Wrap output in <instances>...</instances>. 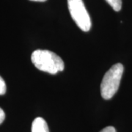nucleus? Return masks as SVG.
I'll return each mask as SVG.
<instances>
[{
    "mask_svg": "<svg viewBox=\"0 0 132 132\" xmlns=\"http://www.w3.org/2000/svg\"><path fill=\"white\" fill-rule=\"evenodd\" d=\"M100 132H116V129L113 126H107L102 129Z\"/></svg>",
    "mask_w": 132,
    "mask_h": 132,
    "instance_id": "obj_7",
    "label": "nucleus"
},
{
    "mask_svg": "<svg viewBox=\"0 0 132 132\" xmlns=\"http://www.w3.org/2000/svg\"><path fill=\"white\" fill-rule=\"evenodd\" d=\"M124 71L121 63H117L109 68L104 75L101 84V95L104 99L109 100L113 97L118 90Z\"/></svg>",
    "mask_w": 132,
    "mask_h": 132,
    "instance_id": "obj_2",
    "label": "nucleus"
},
{
    "mask_svg": "<svg viewBox=\"0 0 132 132\" xmlns=\"http://www.w3.org/2000/svg\"><path fill=\"white\" fill-rule=\"evenodd\" d=\"M5 112L3 111V109L2 108H0V124L3 123V121L5 120Z\"/></svg>",
    "mask_w": 132,
    "mask_h": 132,
    "instance_id": "obj_8",
    "label": "nucleus"
},
{
    "mask_svg": "<svg viewBox=\"0 0 132 132\" xmlns=\"http://www.w3.org/2000/svg\"><path fill=\"white\" fill-rule=\"evenodd\" d=\"M33 65L38 70L50 74H57L65 68L64 62L54 52L46 49H37L31 56Z\"/></svg>",
    "mask_w": 132,
    "mask_h": 132,
    "instance_id": "obj_1",
    "label": "nucleus"
},
{
    "mask_svg": "<svg viewBox=\"0 0 132 132\" xmlns=\"http://www.w3.org/2000/svg\"><path fill=\"white\" fill-rule=\"evenodd\" d=\"M68 7L76 25L82 31L89 32L92 25L91 19L83 0H68Z\"/></svg>",
    "mask_w": 132,
    "mask_h": 132,
    "instance_id": "obj_3",
    "label": "nucleus"
},
{
    "mask_svg": "<svg viewBox=\"0 0 132 132\" xmlns=\"http://www.w3.org/2000/svg\"><path fill=\"white\" fill-rule=\"evenodd\" d=\"M30 1H34V2H46V1H47V0H30Z\"/></svg>",
    "mask_w": 132,
    "mask_h": 132,
    "instance_id": "obj_9",
    "label": "nucleus"
},
{
    "mask_svg": "<svg viewBox=\"0 0 132 132\" xmlns=\"http://www.w3.org/2000/svg\"><path fill=\"white\" fill-rule=\"evenodd\" d=\"M7 87L4 79L0 76V95H4L6 93Z\"/></svg>",
    "mask_w": 132,
    "mask_h": 132,
    "instance_id": "obj_6",
    "label": "nucleus"
},
{
    "mask_svg": "<svg viewBox=\"0 0 132 132\" xmlns=\"http://www.w3.org/2000/svg\"><path fill=\"white\" fill-rule=\"evenodd\" d=\"M32 132H49L46 120L40 117L35 118L32 125Z\"/></svg>",
    "mask_w": 132,
    "mask_h": 132,
    "instance_id": "obj_4",
    "label": "nucleus"
},
{
    "mask_svg": "<svg viewBox=\"0 0 132 132\" xmlns=\"http://www.w3.org/2000/svg\"><path fill=\"white\" fill-rule=\"evenodd\" d=\"M114 11H120L122 7V0H106Z\"/></svg>",
    "mask_w": 132,
    "mask_h": 132,
    "instance_id": "obj_5",
    "label": "nucleus"
}]
</instances>
